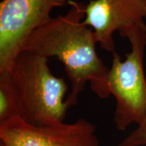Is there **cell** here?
Returning <instances> with one entry per match:
<instances>
[{
    "label": "cell",
    "mask_w": 146,
    "mask_h": 146,
    "mask_svg": "<svg viewBox=\"0 0 146 146\" xmlns=\"http://www.w3.org/2000/svg\"><path fill=\"white\" fill-rule=\"evenodd\" d=\"M145 6H146V0H145Z\"/></svg>",
    "instance_id": "obj_9"
},
{
    "label": "cell",
    "mask_w": 146,
    "mask_h": 146,
    "mask_svg": "<svg viewBox=\"0 0 146 146\" xmlns=\"http://www.w3.org/2000/svg\"><path fill=\"white\" fill-rule=\"evenodd\" d=\"M19 116L16 95L10 71L0 72V123Z\"/></svg>",
    "instance_id": "obj_7"
},
{
    "label": "cell",
    "mask_w": 146,
    "mask_h": 146,
    "mask_svg": "<svg viewBox=\"0 0 146 146\" xmlns=\"http://www.w3.org/2000/svg\"><path fill=\"white\" fill-rule=\"evenodd\" d=\"M96 131L85 118L35 126L16 116L0 123V146H100Z\"/></svg>",
    "instance_id": "obj_5"
},
{
    "label": "cell",
    "mask_w": 146,
    "mask_h": 146,
    "mask_svg": "<svg viewBox=\"0 0 146 146\" xmlns=\"http://www.w3.org/2000/svg\"><path fill=\"white\" fill-rule=\"evenodd\" d=\"M146 6L143 0H90L85 7L83 23L93 29L103 50L115 52V31L144 24Z\"/></svg>",
    "instance_id": "obj_6"
},
{
    "label": "cell",
    "mask_w": 146,
    "mask_h": 146,
    "mask_svg": "<svg viewBox=\"0 0 146 146\" xmlns=\"http://www.w3.org/2000/svg\"><path fill=\"white\" fill-rule=\"evenodd\" d=\"M130 41L131 51L122 61L113 53L108 74L110 94L116 99L114 122L116 129L125 131L131 124L139 125L146 116V78L143 57L146 46L145 23L135 25L120 32Z\"/></svg>",
    "instance_id": "obj_3"
},
{
    "label": "cell",
    "mask_w": 146,
    "mask_h": 146,
    "mask_svg": "<svg viewBox=\"0 0 146 146\" xmlns=\"http://www.w3.org/2000/svg\"><path fill=\"white\" fill-rule=\"evenodd\" d=\"M65 15L52 18L34 31L25 43L27 50L46 58H56L64 65L72 90L66 101L71 107L90 83L92 91L102 99L110 96L108 85L110 68L96 52L98 40L94 30L82 21L85 16L83 3L72 1Z\"/></svg>",
    "instance_id": "obj_1"
},
{
    "label": "cell",
    "mask_w": 146,
    "mask_h": 146,
    "mask_svg": "<svg viewBox=\"0 0 146 146\" xmlns=\"http://www.w3.org/2000/svg\"><path fill=\"white\" fill-rule=\"evenodd\" d=\"M76 0H3L0 3V72L10 71L29 36L52 19L54 8Z\"/></svg>",
    "instance_id": "obj_4"
},
{
    "label": "cell",
    "mask_w": 146,
    "mask_h": 146,
    "mask_svg": "<svg viewBox=\"0 0 146 146\" xmlns=\"http://www.w3.org/2000/svg\"><path fill=\"white\" fill-rule=\"evenodd\" d=\"M20 117L29 125L64 122L70 104L64 100L68 86L51 72L48 58L23 50L11 70Z\"/></svg>",
    "instance_id": "obj_2"
},
{
    "label": "cell",
    "mask_w": 146,
    "mask_h": 146,
    "mask_svg": "<svg viewBox=\"0 0 146 146\" xmlns=\"http://www.w3.org/2000/svg\"><path fill=\"white\" fill-rule=\"evenodd\" d=\"M143 1H145V0H143Z\"/></svg>",
    "instance_id": "obj_10"
},
{
    "label": "cell",
    "mask_w": 146,
    "mask_h": 146,
    "mask_svg": "<svg viewBox=\"0 0 146 146\" xmlns=\"http://www.w3.org/2000/svg\"><path fill=\"white\" fill-rule=\"evenodd\" d=\"M146 145V116L138 127L125 137L118 146Z\"/></svg>",
    "instance_id": "obj_8"
}]
</instances>
